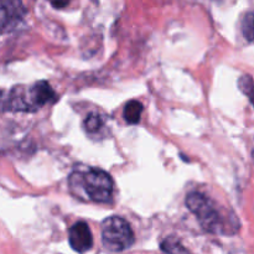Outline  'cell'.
I'll list each match as a JSON object with an SVG mask.
<instances>
[{
    "mask_svg": "<svg viewBox=\"0 0 254 254\" xmlns=\"http://www.w3.org/2000/svg\"><path fill=\"white\" fill-rule=\"evenodd\" d=\"M54 89L49 82L40 81L27 89L25 87H14L9 96L2 99V109L11 112H30L41 108L55 99Z\"/></svg>",
    "mask_w": 254,
    "mask_h": 254,
    "instance_id": "6da1fadb",
    "label": "cell"
},
{
    "mask_svg": "<svg viewBox=\"0 0 254 254\" xmlns=\"http://www.w3.org/2000/svg\"><path fill=\"white\" fill-rule=\"evenodd\" d=\"M72 190L81 189L82 192L93 202H109L113 193V180L111 175L101 169L91 168L84 171H74L69 176Z\"/></svg>",
    "mask_w": 254,
    "mask_h": 254,
    "instance_id": "7a4b0ae2",
    "label": "cell"
},
{
    "mask_svg": "<svg viewBox=\"0 0 254 254\" xmlns=\"http://www.w3.org/2000/svg\"><path fill=\"white\" fill-rule=\"evenodd\" d=\"M135 237L130 225L119 216H111L102 223V242L111 252H123L133 246Z\"/></svg>",
    "mask_w": 254,
    "mask_h": 254,
    "instance_id": "3957f363",
    "label": "cell"
},
{
    "mask_svg": "<svg viewBox=\"0 0 254 254\" xmlns=\"http://www.w3.org/2000/svg\"><path fill=\"white\" fill-rule=\"evenodd\" d=\"M186 206L197 217L200 225L206 231L220 232L222 228V217L210 197L201 192H190L186 196Z\"/></svg>",
    "mask_w": 254,
    "mask_h": 254,
    "instance_id": "277c9868",
    "label": "cell"
},
{
    "mask_svg": "<svg viewBox=\"0 0 254 254\" xmlns=\"http://www.w3.org/2000/svg\"><path fill=\"white\" fill-rule=\"evenodd\" d=\"M68 242L72 250L77 253H86L93 246V236L88 225L83 221L76 222L68 232Z\"/></svg>",
    "mask_w": 254,
    "mask_h": 254,
    "instance_id": "5b68a950",
    "label": "cell"
},
{
    "mask_svg": "<svg viewBox=\"0 0 254 254\" xmlns=\"http://www.w3.org/2000/svg\"><path fill=\"white\" fill-rule=\"evenodd\" d=\"M25 15V7L20 1H4L1 2V30L6 32L16 26Z\"/></svg>",
    "mask_w": 254,
    "mask_h": 254,
    "instance_id": "8992f818",
    "label": "cell"
},
{
    "mask_svg": "<svg viewBox=\"0 0 254 254\" xmlns=\"http://www.w3.org/2000/svg\"><path fill=\"white\" fill-rule=\"evenodd\" d=\"M143 109L144 107L140 102L130 101L129 103L126 104V107H124V119H126L129 124L139 123L141 118V113H143Z\"/></svg>",
    "mask_w": 254,
    "mask_h": 254,
    "instance_id": "52a82bcc",
    "label": "cell"
},
{
    "mask_svg": "<svg viewBox=\"0 0 254 254\" xmlns=\"http://www.w3.org/2000/svg\"><path fill=\"white\" fill-rule=\"evenodd\" d=\"M161 250L168 254H192L183 243L174 237H169L161 242Z\"/></svg>",
    "mask_w": 254,
    "mask_h": 254,
    "instance_id": "ba28073f",
    "label": "cell"
},
{
    "mask_svg": "<svg viewBox=\"0 0 254 254\" xmlns=\"http://www.w3.org/2000/svg\"><path fill=\"white\" fill-rule=\"evenodd\" d=\"M242 34L247 41L254 40V11H250L242 19Z\"/></svg>",
    "mask_w": 254,
    "mask_h": 254,
    "instance_id": "9c48e42d",
    "label": "cell"
},
{
    "mask_svg": "<svg viewBox=\"0 0 254 254\" xmlns=\"http://www.w3.org/2000/svg\"><path fill=\"white\" fill-rule=\"evenodd\" d=\"M103 126V121L99 117V114L97 113H91L84 121V128L89 133H94V131H98L101 129V127Z\"/></svg>",
    "mask_w": 254,
    "mask_h": 254,
    "instance_id": "30bf717a",
    "label": "cell"
},
{
    "mask_svg": "<svg viewBox=\"0 0 254 254\" xmlns=\"http://www.w3.org/2000/svg\"><path fill=\"white\" fill-rule=\"evenodd\" d=\"M238 87H240V89L246 94V96H248V94L254 89V82L252 77L248 76V74H245V76L241 77V78L238 79Z\"/></svg>",
    "mask_w": 254,
    "mask_h": 254,
    "instance_id": "8fae6325",
    "label": "cell"
},
{
    "mask_svg": "<svg viewBox=\"0 0 254 254\" xmlns=\"http://www.w3.org/2000/svg\"><path fill=\"white\" fill-rule=\"evenodd\" d=\"M51 5L54 7H57V9H59V7L67 6V5H68V1H52Z\"/></svg>",
    "mask_w": 254,
    "mask_h": 254,
    "instance_id": "7c38bea8",
    "label": "cell"
},
{
    "mask_svg": "<svg viewBox=\"0 0 254 254\" xmlns=\"http://www.w3.org/2000/svg\"><path fill=\"white\" fill-rule=\"evenodd\" d=\"M247 97H250V99H251V103H252L253 106H254V89H253L252 92H251L250 94H248Z\"/></svg>",
    "mask_w": 254,
    "mask_h": 254,
    "instance_id": "4fadbf2b",
    "label": "cell"
}]
</instances>
